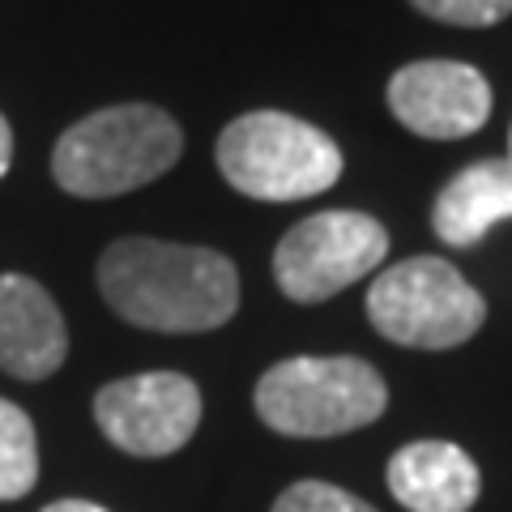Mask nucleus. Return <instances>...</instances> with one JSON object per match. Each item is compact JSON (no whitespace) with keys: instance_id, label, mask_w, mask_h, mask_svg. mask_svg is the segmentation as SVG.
I'll return each instance as SVG.
<instances>
[{"instance_id":"f257e3e1","label":"nucleus","mask_w":512,"mask_h":512,"mask_svg":"<svg viewBox=\"0 0 512 512\" xmlns=\"http://www.w3.org/2000/svg\"><path fill=\"white\" fill-rule=\"evenodd\" d=\"M99 291L120 320L154 333H205L239 308V274L214 248L116 239L99 256Z\"/></svg>"},{"instance_id":"f03ea898","label":"nucleus","mask_w":512,"mask_h":512,"mask_svg":"<svg viewBox=\"0 0 512 512\" xmlns=\"http://www.w3.org/2000/svg\"><path fill=\"white\" fill-rule=\"evenodd\" d=\"M184 154V133L154 103H116L64 128L52 150V175L69 197L103 201L146 188Z\"/></svg>"},{"instance_id":"7ed1b4c3","label":"nucleus","mask_w":512,"mask_h":512,"mask_svg":"<svg viewBox=\"0 0 512 512\" xmlns=\"http://www.w3.org/2000/svg\"><path fill=\"white\" fill-rule=\"evenodd\" d=\"M389 406V384L355 355L282 359L256 380V414L278 436L325 440L376 423Z\"/></svg>"},{"instance_id":"20e7f679","label":"nucleus","mask_w":512,"mask_h":512,"mask_svg":"<svg viewBox=\"0 0 512 512\" xmlns=\"http://www.w3.org/2000/svg\"><path fill=\"white\" fill-rule=\"evenodd\" d=\"M218 171L252 201H303L342 180V150L286 111H248L218 137Z\"/></svg>"},{"instance_id":"39448f33","label":"nucleus","mask_w":512,"mask_h":512,"mask_svg":"<svg viewBox=\"0 0 512 512\" xmlns=\"http://www.w3.org/2000/svg\"><path fill=\"white\" fill-rule=\"evenodd\" d=\"M367 320L380 338L414 350L466 346L487 320V303L440 256H410L380 269L367 291Z\"/></svg>"},{"instance_id":"423d86ee","label":"nucleus","mask_w":512,"mask_h":512,"mask_svg":"<svg viewBox=\"0 0 512 512\" xmlns=\"http://www.w3.org/2000/svg\"><path fill=\"white\" fill-rule=\"evenodd\" d=\"M389 256V231L372 214L325 210L295 222L274 248V282L295 303H325Z\"/></svg>"},{"instance_id":"0eeeda50","label":"nucleus","mask_w":512,"mask_h":512,"mask_svg":"<svg viewBox=\"0 0 512 512\" xmlns=\"http://www.w3.org/2000/svg\"><path fill=\"white\" fill-rule=\"evenodd\" d=\"M94 423L133 457L180 453L201 423V389L184 372H141L94 393Z\"/></svg>"},{"instance_id":"6e6552de","label":"nucleus","mask_w":512,"mask_h":512,"mask_svg":"<svg viewBox=\"0 0 512 512\" xmlns=\"http://www.w3.org/2000/svg\"><path fill=\"white\" fill-rule=\"evenodd\" d=\"M389 111L431 141L470 137L491 116V86L474 64L414 60L389 77Z\"/></svg>"},{"instance_id":"1a4fd4ad","label":"nucleus","mask_w":512,"mask_h":512,"mask_svg":"<svg viewBox=\"0 0 512 512\" xmlns=\"http://www.w3.org/2000/svg\"><path fill=\"white\" fill-rule=\"evenodd\" d=\"M69 355V329L47 295L26 274H0V372L13 380H47Z\"/></svg>"},{"instance_id":"9d476101","label":"nucleus","mask_w":512,"mask_h":512,"mask_svg":"<svg viewBox=\"0 0 512 512\" xmlns=\"http://www.w3.org/2000/svg\"><path fill=\"white\" fill-rule=\"evenodd\" d=\"M384 478L393 500L410 512H470L483 491L474 457L448 440H414L397 448Z\"/></svg>"},{"instance_id":"9b49d317","label":"nucleus","mask_w":512,"mask_h":512,"mask_svg":"<svg viewBox=\"0 0 512 512\" xmlns=\"http://www.w3.org/2000/svg\"><path fill=\"white\" fill-rule=\"evenodd\" d=\"M504 218H512V158H478L440 188L431 227L448 248H474Z\"/></svg>"},{"instance_id":"f8f14e48","label":"nucleus","mask_w":512,"mask_h":512,"mask_svg":"<svg viewBox=\"0 0 512 512\" xmlns=\"http://www.w3.org/2000/svg\"><path fill=\"white\" fill-rule=\"evenodd\" d=\"M39 483V436L22 406L0 397V500H22Z\"/></svg>"},{"instance_id":"ddd939ff","label":"nucleus","mask_w":512,"mask_h":512,"mask_svg":"<svg viewBox=\"0 0 512 512\" xmlns=\"http://www.w3.org/2000/svg\"><path fill=\"white\" fill-rule=\"evenodd\" d=\"M269 512H376L367 500L350 495L333 483H320V478H308V483H295L278 495V504Z\"/></svg>"},{"instance_id":"4468645a","label":"nucleus","mask_w":512,"mask_h":512,"mask_svg":"<svg viewBox=\"0 0 512 512\" xmlns=\"http://www.w3.org/2000/svg\"><path fill=\"white\" fill-rule=\"evenodd\" d=\"M410 5L448 26H495L512 13V0H410Z\"/></svg>"},{"instance_id":"2eb2a0df","label":"nucleus","mask_w":512,"mask_h":512,"mask_svg":"<svg viewBox=\"0 0 512 512\" xmlns=\"http://www.w3.org/2000/svg\"><path fill=\"white\" fill-rule=\"evenodd\" d=\"M9 163H13V128L5 116H0V180L9 175Z\"/></svg>"},{"instance_id":"dca6fc26","label":"nucleus","mask_w":512,"mask_h":512,"mask_svg":"<svg viewBox=\"0 0 512 512\" xmlns=\"http://www.w3.org/2000/svg\"><path fill=\"white\" fill-rule=\"evenodd\" d=\"M43 512H107V508L90 504V500H56V504H47Z\"/></svg>"},{"instance_id":"f3484780","label":"nucleus","mask_w":512,"mask_h":512,"mask_svg":"<svg viewBox=\"0 0 512 512\" xmlns=\"http://www.w3.org/2000/svg\"><path fill=\"white\" fill-rule=\"evenodd\" d=\"M508 158H512V133H508Z\"/></svg>"}]
</instances>
